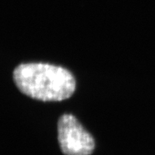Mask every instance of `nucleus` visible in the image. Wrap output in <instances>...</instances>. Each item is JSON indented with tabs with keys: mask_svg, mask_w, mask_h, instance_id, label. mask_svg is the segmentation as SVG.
<instances>
[{
	"mask_svg": "<svg viewBox=\"0 0 155 155\" xmlns=\"http://www.w3.org/2000/svg\"><path fill=\"white\" fill-rule=\"evenodd\" d=\"M19 91L41 101H62L75 90V79L65 68L45 63H22L13 71Z\"/></svg>",
	"mask_w": 155,
	"mask_h": 155,
	"instance_id": "nucleus-1",
	"label": "nucleus"
},
{
	"mask_svg": "<svg viewBox=\"0 0 155 155\" xmlns=\"http://www.w3.org/2000/svg\"><path fill=\"white\" fill-rule=\"evenodd\" d=\"M58 140L65 155H90L96 143L88 131L72 114H64L58 121Z\"/></svg>",
	"mask_w": 155,
	"mask_h": 155,
	"instance_id": "nucleus-2",
	"label": "nucleus"
}]
</instances>
